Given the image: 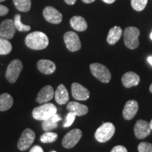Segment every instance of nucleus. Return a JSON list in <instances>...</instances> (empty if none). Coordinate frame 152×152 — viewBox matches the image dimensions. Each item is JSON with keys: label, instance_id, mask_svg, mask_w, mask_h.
<instances>
[{"label": "nucleus", "instance_id": "23", "mask_svg": "<svg viewBox=\"0 0 152 152\" xmlns=\"http://www.w3.org/2000/svg\"><path fill=\"white\" fill-rule=\"evenodd\" d=\"M14 104L13 97L8 93L0 95V111H6L12 107Z\"/></svg>", "mask_w": 152, "mask_h": 152}, {"label": "nucleus", "instance_id": "17", "mask_svg": "<svg viewBox=\"0 0 152 152\" xmlns=\"http://www.w3.org/2000/svg\"><path fill=\"white\" fill-rule=\"evenodd\" d=\"M37 66L39 71L45 75H50V74L54 73L56 68V64L54 62L47 59H41L38 61Z\"/></svg>", "mask_w": 152, "mask_h": 152}, {"label": "nucleus", "instance_id": "3", "mask_svg": "<svg viewBox=\"0 0 152 152\" xmlns=\"http://www.w3.org/2000/svg\"><path fill=\"white\" fill-rule=\"evenodd\" d=\"M140 31L136 27H128L124 30L123 39L124 43L128 48L130 49H137L139 47V36Z\"/></svg>", "mask_w": 152, "mask_h": 152}, {"label": "nucleus", "instance_id": "5", "mask_svg": "<svg viewBox=\"0 0 152 152\" xmlns=\"http://www.w3.org/2000/svg\"><path fill=\"white\" fill-rule=\"evenodd\" d=\"M90 68L92 75L102 83H109L111 80V72L105 66L99 63H94L91 64Z\"/></svg>", "mask_w": 152, "mask_h": 152}, {"label": "nucleus", "instance_id": "19", "mask_svg": "<svg viewBox=\"0 0 152 152\" xmlns=\"http://www.w3.org/2000/svg\"><path fill=\"white\" fill-rule=\"evenodd\" d=\"M54 96L56 103L60 105L66 104L69 101V95H68V90L63 84L58 85V88L54 92Z\"/></svg>", "mask_w": 152, "mask_h": 152}, {"label": "nucleus", "instance_id": "18", "mask_svg": "<svg viewBox=\"0 0 152 152\" xmlns=\"http://www.w3.org/2000/svg\"><path fill=\"white\" fill-rule=\"evenodd\" d=\"M66 109L68 112L74 113L76 116H82L87 114L88 112V107L87 106L76 102H71L68 103Z\"/></svg>", "mask_w": 152, "mask_h": 152}, {"label": "nucleus", "instance_id": "10", "mask_svg": "<svg viewBox=\"0 0 152 152\" xmlns=\"http://www.w3.org/2000/svg\"><path fill=\"white\" fill-rule=\"evenodd\" d=\"M14 23L11 19L3 20L0 24V37L6 39H10L14 37L16 33Z\"/></svg>", "mask_w": 152, "mask_h": 152}, {"label": "nucleus", "instance_id": "15", "mask_svg": "<svg viewBox=\"0 0 152 152\" xmlns=\"http://www.w3.org/2000/svg\"><path fill=\"white\" fill-rule=\"evenodd\" d=\"M54 96V90L50 85L45 86L38 93L36 102L39 104H45L49 102Z\"/></svg>", "mask_w": 152, "mask_h": 152}, {"label": "nucleus", "instance_id": "6", "mask_svg": "<svg viewBox=\"0 0 152 152\" xmlns=\"http://www.w3.org/2000/svg\"><path fill=\"white\" fill-rule=\"evenodd\" d=\"M23 67L22 62L19 59H14L11 61L6 71V78L10 83H16L21 73Z\"/></svg>", "mask_w": 152, "mask_h": 152}, {"label": "nucleus", "instance_id": "27", "mask_svg": "<svg viewBox=\"0 0 152 152\" xmlns=\"http://www.w3.org/2000/svg\"><path fill=\"white\" fill-rule=\"evenodd\" d=\"M58 138V134L55 132H46L40 137V141L43 143H52Z\"/></svg>", "mask_w": 152, "mask_h": 152}, {"label": "nucleus", "instance_id": "13", "mask_svg": "<svg viewBox=\"0 0 152 152\" xmlns=\"http://www.w3.org/2000/svg\"><path fill=\"white\" fill-rule=\"evenodd\" d=\"M71 92L73 97L76 100L85 101L90 97V92L86 87L79 84L77 83H74L71 85Z\"/></svg>", "mask_w": 152, "mask_h": 152}, {"label": "nucleus", "instance_id": "36", "mask_svg": "<svg viewBox=\"0 0 152 152\" xmlns=\"http://www.w3.org/2000/svg\"><path fill=\"white\" fill-rule=\"evenodd\" d=\"M82 1L85 4H90V3L94 2L95 0H82Z\"/></svg>", "mask_w": 152, "mask_h": 152}, {"label": "nucleus", "instance_id": "8", "mask_svg": "<svg viewBox=\"0 0 152 152\" xmlns=\"http://www.w3.org/2000/svg\"><path fill=\"white\" fill-rule=\"evenodd\" d=\"M35 139V133L31 129L26 128L23 132L18 142V148L20 151H26L29 149Z\"/></svg>", "mask_w": 152, "mask_h": 152}, {"label": "nucleus", "instance_id": "33", "mask_svg": "<svg viewBox=\"0 0 152 152\" xmlns=\"http://www.w3.org/2000/svg\"><path fill=\"white\" fill-rule=\"evenodd\" d=\"M30 152H44L42 148L39 145H35L30 149Z\"/></svg>", "mask_w": 152, "mask_h": 152}, {"label": "nucleus", "instance_id": "34", "mask_svg": "<svg viewBox=\"0 0 152 152\" xmlns=\"http://www.w3.org/2000/svg\"><path fill=\"white\" fill-rule=\"evenodd\" d=\"M66 4L69 5H73L76 2V0H64Z\"/></svg>", "mask_w": 152, "mask_h": 152}, {"label": "nucleus", "instance_id": "41", "mask_svg": "<svg viewBox=\"0 0 152 152\" xmlns=\"http://www.w3.org/2000/svg\"><path fill=\"white\" fill-rule=\"evenodd\" d=\"M5 1V0H0V2H1V1Z\"/></svg>", "mask_w": 152, "mask_h": 152}, {"label": "nucleus", "instance_id": "9", "mask_svg": "<svg viewBox=\"0 0 152 152\" xmlns=\"http://www.w3.org/2000/svg\"><path fill=\"white\" fill-rule=\"evenodd\" d=\"M64 42L70 52H77L81 48V42L78 35L72 31L67 32L64 36Z\"/></svg>", "mask_w": 152, "mask_h": 152}, {"label": "nucleus", "instance_id": "30", "mask_svg": "<svg viewBox=\"0 0 152 152\" xmlns=\"http://www.w3.org/2000/svg\"><path fill=\"white\" fill-rule=\"evenodd\" d=\"M75 117L76 115L75 114L71 113V112H69V113H68L67 116L66 118L65 123H64V128H68V127L71 126V125L74 123V121H75Z\"/></svg>", "mask_w": 152, "mask_h": 152}, {"label": "nucleus", "instance_id": "32", "mask_svg": "<svg viewBox=\"0 0 152 152\" xmlns=\"http://www.w3.org/2000/svg\"><path fill=\"white\" fill-rule=\"evenodd\" d=\"M9 13V9L6 6L0 4V16H5Z\"/></svg>", "mask_w": 152, "mask_h": 152}, {"label": "nucleus", "instance_id": "16", "mask_svg": "<svg viewBox=\"0 0 152 152\" xmlns=\"http://www.w3.org/2000/svg\"><path fill=\"white\" fill-rule=\"evenodd\" d=\"M140 82V77L137 74L130 71L125 73L122 77V83L126 88L137 86Z\"/></svg>", "mask_w": 152, "mask_h": 152}, {"label": "nucleus", "instance_id": "37", "mask_svg": "<svg viewBox=\"0 0 152 152\" xmlns=\"http://www.w3.org/2000/svg\"><path fill=\"white\" fill-rule=\"evenodd\" d=\"M147 61H148V62H149V64L152 66V56H149V57H148Z\"/></svg>", "mask_w": 152, "mask_h": 152}, {"label": "nucleus", "instance_id": "31", "mask_svg": "<svg viewBox=\"0 0 152 152\" xmlns=\"http://www.w3.org/2000/svg\"><path fill=\"white\" fill-rule=\"evenodd\" d=\"M111 152H128V150H127L126 148H125L124 146L122 145H118L114 147Z\"/></svg>", "mask_w": 152, "mask_h": 152}, {"label": "nucleus", "instance_id": "11", "mask_svg": "<svg viewBox=\"0 0 152 152\" xmlns=\"http://www.w3.org/2000/svg\"><path fill=\"white\" fill-rule=\"evenodd\" d=\"M134 134L136 137L140 140L146 138L151 134V129L149 123L144 120H138L134 125Z\"/></svg>", "mask_w": 152, "mask_h": 152}, {"label": "nucleus", "instance_id": "29", "mask_svg": "<svg viewBox=\"0 0 152 152\" xmlns=\"http://www.w3.org/2000/svg\"><path fill=\"white\" fill-rule=\"evenodd\" d=\"M139 152H152V144L143 142L138 145Z\"/></svg>", "mask_w": 152, "mask_h": 152}, {"label": "nucleus", "instance_id": "24", "mask_svg": "<svg viewBox=\"0 0 152 152\" xmlns=\"http://www.w3.org/2000/svg\"><path fill=\"white\" fill-rule=\"evenodd\" d=\"M16 8L22 12L29 11L31 8V0H13Z\"/></svg>", "mask_w": 152, "mask_h": 152}, {"label": "nucleus", "instance_id": "26", "mask_svg": "<svg viewBox=\"0 0 152 152\" xmlns=\"http://www.w3.org/2000/svg\"><path fill=\"white\" fill-rule=\"evenodd\" d=\"M14 23L15 25V27H16V29L18 30V31L26 32V31H29L30 30V26L22 23L21 20H20V14H16V16H15Z\"/></svg>", "mask_w": 152, "mask_h": 152}, {"label": "nucleus", "instance_id": "25", "mask_svg": "<svg viewBox=\"0 0 152 152\" xmlns=\"http://www.w3.org/2000/svg\"><path fill=\"white\" fill-rule=\"evenodd\" d=\"M12 50V45L8 39L0 37V55H7Z\"/></svg>", "mask_w": 152, "mask_h": 152}, {"label": "nucleus", "instance_id": "39", "mask_svg": "<svg viewBox=\"0 0 152 152\" xmlns=\"http://www.w3.org/2000/svg\"><path fill=\"white\" fill-rule=\"evenodd\" d=\"M149 124H150V128H151V130H152V120L151 121V122L149 123Z\"/></svg>", "mask_w": 152, "mask_h": 152}, {"label": "nucleus", "instance_id": "35", "mask_svg": "<svg viewBox=\"0 0 152 152\" xmlns=\"http://www.w3.org/2000/svg\"><path fill=\"white\" fill-rule=\"evenodd\" d=\"M102 1L106 4H113L115 2V0H102Z\"/></svg>", "mask_w": 152, "mask_h": 152}, {"label": "nucleus", "instance_id": "40", "mask_svg": "<svg viewBox=\"0 0 152 152\" xmlns=\"http://www.w3.org/2000/svg\"><path fill=\"white\" fill-rule=\"evenodd\" d=\"M150 38H151V39H152V32H151V35H150Z\"/></svg>", "mask_w": 152, "mask_h": 152}, {"label": "nucleus", "instance_id": "20", "mask_svg": "<svg viewBox=\"0 0 152 152\" xmlns=\"http://www.w3.org/2000/svg\"><path fill=\"white\" fill-rule=\"evenodd\" d=\"M70 24L74 30L78 32L85 31L87 28V21L83 17L80 16L72 17L70 20Z\"/></svg>", "mask_w": 152, "mask_h": 152}, {"label": "nucleus", "instance_id": "22", "mask_svg": "<svg viewBox=\"0 0 152 152\" xmlns=\"http://www.w3.org/2000/svg\"><path fill=\"white\" fill-rule=\"evenodd\" d=\"M61 120L60 115L58 114H54L52 117L49 118L42 122V128L45 131H51L58 127V121Z\"/></svg>", "mask_w": 152, "mask_h": 152}, {"label": "nucleus", "instance_id": "4", "mask_svg": "<svg viewBox=\"0 0 152 152\" xmlns=\"http://www.w3.org/2000/svg\"><path fill=\"white\" fill-rule=\"evenodd\" d=\"M115 131V128L113 123H104L95 132V139L99 142L104 143L111 140Z\"/></svg>", "mask_w": 152, "mask_h": 152}, {"label": "nucleus", "instance_id": "7", "mask_svg": "<svg viewBox=\"0 0 152 152\" xmlns=\"http://www.w3.org/2000/svg\"><path fill=\"white\" fill-rule=\"evenodd\" d=\"M82 136L83 132L80 129H73L69 131L63 138V147L66 149H71L74 147L80 140Z\"/></svg>", "mask_w": 152, "mask_h": 152}, {"label": "nucleus", "instance_id": "1", "mask_svg": "<svg viewBox=\"0 0 152 152\" xmlns=\"http://www.w3.org/2000/svg\"><path fill=\"white\" fill-rule=\"evenodd\" d=\"M25 42L30 49L33 50H42L48 46L49 38L46 34L35 31L26 36Z\"/></svg>", "mask_w": 152, "mask_h": 152}, {"label": "nucleus", "instance_id": "28", "mask_svg": "<svg viewBox=\"0 0 152 152\" xmlns=\"http://www.w3.org/2000/svg\"><path fill=\"white\" fill-rule=\"evenodd\" d=\"M148 0H131V6L134 10L142 11L145 9Z\"/></svg>", "mask_w": 152, "mask_h": 152}, {"label": "nucleus", "instance_id": "42", "mask_svg": "<svg viewBox=\"0 0 152 152\" xmlns=\"http://www.w3.org/2000/svg\"><path fill=\"white\" fill-rule=\"evenodd\" d=\"M52 152H56V151H52Z\"/></svg>", "mask_w": 152, "mask_h": 152}, {"label": "nucleus", "instance_id": "2", "mask_svg": "<svg viewBox=\"0 0 152 152\" xmlns=\"http://www.w3.org/2000/svg\"><path fill=\"white\" fill-rule=\"evenodd\" d=\"M57 112L56 106L52 103L44 104L35 108L33 111V116L37 121H45L52 117Z\"/></svg>", "mask_w": 152, "mask_h": 152}, {"label": "nucleus", "instance_id": "21", "mask_svg": "<svg viewBox=\"0 0 152 152\" xmlns=\"http://www.w3.org/2000/svg\"><path fill=\"white\" fill-rule=\"evenodd\" d=\"M123 35L122 28L119 26H115L110 29L109 34H108L106 41L111 45H115L118 41L121 39V36Z\"/></svg>", "mask_w": 152, "mask_h": 152}, {"label": "nucleus", "instance_id": "14", "mask_svg": "<svg viewBox=\"0 0 152 152\" xmlns=\"http://www.w3.org/2000/svg\"><path fill=\"white\" fill-rule=\"evenodd\" d=\"M139 105L135 100L128 101L123 110V115L125 120H131L135 116L137 113Z\"/></svg>", "mask_w": 152, "mask_h": 152}, {"label": "nucleus", "instance_id": "12", "mask_svg": "<svg viewBox=\"0 0 152 152\" xmlns=\"http://www.w3.org/2000/svg\"><path fill=\"white\" fill-rule=\"evenodd\" d=\"M43 16L47 21L53 24H59L63 20L62 14L52 7H45L43 11Z\"/></svg>", "mask_w": 152, "mask_h": 152}, {"label": "nucleus", "instance_id": "38", "mask_svg": "<svg viewBox=\"0 0 152 152\" xmlns=\"http://www.w3.org/2000/svg\"><path fill=\"white\" fill-rule=\"evenodd\" d=\"M149 90L150 92H151L152 93V83L151 84V85H150V87H149Z\"/></svg>", "mask_w": 152, "mask_h": 152}]
</instances>
